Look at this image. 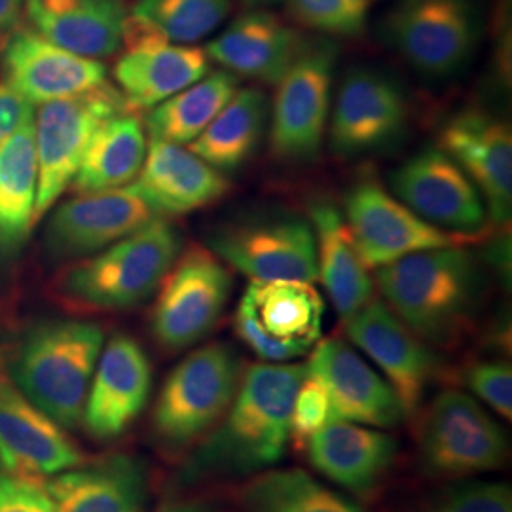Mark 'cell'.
<instances>
[{"label": "cell", "instance_id": "6da1fadb", "mask_svg": "<svg viewBox=\"0 0 512 512\" xmlns=\"http://www.w3.org/2000/svg\"><path fill=\"white\" fill-rule=\"evenodd\" d=\"M304 376L302 363L262 361L245 368L230 408L186 459L181 484L255 476L283 458Z\"/></svg>", "mask_w": 512, "mask_h": 512}, {"label": "cell", "instance_id": "7a4b0ae2", "mask_svg": "<svg viewBox=\"0 0 512 512\" xmlns=\"http://www.w3.org/2000/svg\"><path fill=\"white\" fill-rule=\"evenodd\" d=\"M384 304L425 344L458 342L475 317L482 277L463 247H440L399 258L376 270Z\"/></svg>", "mask_w": 512, "mask_h": 512}, {"label": "cell", "instance_id": "3957f363", "mask_svg": "<svg viewBox=\"0 0 512 512\" xmlns=\"http://www.w3.org/2000/svg\"><path fill=\"white\" fill-rule=\"evenodd\" d=\"M105 332L90 321L54 319L29 330L10 363L19 391L65 429L82 423Z\"/></svg>", "mask_w": 512, "mask_h": 512}, {"label": "cell", "instance_id": "277c9868", "mask_svg": "<svg viewBox=\"0 0 512 512\" xmlns=\"http://www.w3.org/2000/svg\"><path fill=\"white\" fill-rule=\"evenodd\" d=\"M179 253V232L164 219H154L65 270L57 293L78 310H129L158 291Z\"/></svg>", "mask_w": 512, "mask_h": 512}, {"label": "cell", "instance_id": "5b68a950", "mask_svg": "<svg viewBox=\"0 0 512 512\" xmlns=\"http://www.w3.org/2000/svg\"><path fill=\"white\" fill-rule=\"evenodd\" d=\"M243 366L228 344L190 351L165 380L152 412L156 439L171 450L196 446L234 401Z\"/></svg>", "mask_w": 512, "mask_h": 512}, {"label": "cell", "instance_id": "8992f818", "mask_svg": "<svg viewBox=\"0 0 512 512\" xmlns=\"http://www.w3.org/2000/svg\"><path fill=\"white\" fill-rule=\"evenodd\" d=\"M230 268L209 247L192 245L164 275L152 308L150 330L167 353L200 344L217 327L232 294Z\"/></svg>", "mask_w": 512, "mask_h": 512}, {"label": "cell", "instance_id": "52a82bcc", "mask_svg": "<svg viewBox=\"0 0 512 512\" xmlns=\"http://www.w3.org/2000/svg\"><path fill=\"white\" fill-rule=\"evenodd\" d=\"M423 467L439 478H469L499 469L509 440L490 412L458 389L439 393L420 423Z\"/></svg>", "mask_w": 512, "mask_h": 512}, {"label": "cell", "instance_id": "ba28073f", "mask_svg": "<svg viewBox=\"0 0 512 512\" xmlns=\"http://www.w3.org/2000/svg\"><path fill=\"white\" fill-rule=\"evenodd\" d=\"M325 302L306 281H251L239 300L234 329L264 363L308 355L321 340Z\"/></svg>", "mask_w": 512, "mask_h": 512}, {"label": "cell", "instance_id": "9c48e42d", "mask_svg": "<svg viewBox=\"0 0 512 512\" xmlns=\"http://www.w3.org/2000/svg\"><path fill=\"white\" fill-rule=\"evenodd\" d=\"M384 38L418 73H459L480 40L475 0H399L384 19Z\"/></svg>", "mask_w": 512, "mask_h": 512}, {"label": "cell", "instance_id": "30bf717a", "mask_svg": "<svg viewBox=\"0 0 512 512\" xmlns=\"http://www.w3.org/2000/svg\"><path fill=\"white\" fill-rule=\"evenodd\" d=\"M129 112L122 93L112 86L40 105L35 114L38 190L33 226L73 183L93 131L110 116Z\"/></svg>", "mask_w": 512, "mask_h": 512}, {"label": "cell", "instance_id": "8fae6325", "mask_svg": "<svg viewBox=\"0 0 512 512\" xmlns=\"http://www.w3.org/2000/svg\"><path fill=\"white\" fill-rule=\"evenodd\" d=\"M336 55L329 40H306L279 80L270 128V145L279 160L310 162L319 154L329 120Z\"/></svg>", "mask_w": 512, "mask_h": 512}, {"label": "cell", "instance_id": "7c38bea8", "mask_svg": "<svg viewBox=\"0 0 512 512\" xmlns=\"http://www.w3.org/2000/svg\"><path fill=\"white\" fill-rule=\"evenodd\" d=\"M344 219L368 270H378L412 253L471 241V236L442 230L421 219L376 181H363L349 190Z\"/></svg>", "mask_w": 512, "mask_h": 512}, {"label": "cell", "instance_id": "4fadbf2b", "mask_svg": "<svg viewBox=\"0 0 512 512\" xmlns=\"http://www.w3.org/2000/svg\"><path fill=\"white\" fill-rule=\"evenodd\" d=\"M122 44L126 54L114 76L129 110L154 109L209 74L202 48L173 44L143 19L128 16Z\"/></svg>", "mask_w": 512, "mask_h": 512}, {"label": "cell", "instance_id": "5bb4252c", "mask_svg": "<svg viewBox=\"0 0 512 512\" xmlns=\"http://www.w3.org/2000/svg\"><path fill=\"white\" fill-rule=\"evenodd\" d=\"M209 249L251 281H317L315 234L306 220L230 226L209 239Z\"/></svg>", "mask_w": 512, "mask_h": 512}, {"label": "cell", "instance_id": "9a60e30c", "mask_svg": "<svg viewBox=\"0 0 512 512\" xmlns=\"http://www.w3.org/2000/svg\"><path fill=\"white\" fill-rule=\"evenodd\" d=\"M393 194L433 226L473 236L488 211L469 175L442 148H425L391 175Z\"/></svg>", "mask_w": 512, "mask_h": 512}, {"label": "cell", "instance_id": "2e32d148", "mask_svg": "<svg viewBox=\"0 0 512 512\" xmlns=\"http://www.w3.org/2000/svg\"><path fill=\"white\" fill-rule=\"evenodd\" d=\"M344 325L353 346L365 353L393 387L404 416L414 418L437 374L433 351L380 300L368 302Z\"/></svg>", "mask_w": 512, "mask_h": 512}, {"label": "cell", "instance_id": "e0dca14e", "mask_svg": "<svg viewBox=\"0 0 512 512\" xmlns=\"http://www.w3.org/2000/svg\"><path fill=\"white\" fill-rule=\"evenodd\" d=\"M84 463L65 427L31 403L0 374V467L2 473L44 480Z\"/></svg>", "mask_w": 512, "mask_h": 512}, {"label": "cell", "instance_id": "ac0fdd59", "mask_svg": "<svg viewBox=\"0 0 512 512\" xmlns=\"http://www.w3.org/2000/svg\"><path fill=\"white\" fill-rule=\"evenodd\" d=\"M306 372L327 391L334 420L393 429L406 418L393 387L342 338L319 340Z\"/></svg>", "mask_w": 512, "mask_h": 512}, {"label": "cell", "instance_id": "d6986e66", "mask_svg": "<svg viewBox=\"0 0 512 512\" xmlns=\"http://www.w3.org/2000/svg\"><path fill=\"white\" fill-rule=\"evenodd\" d=\"M152 391L147 351L129 334H114L101 349L84 404L82 425L101 442L122 437L145 410Z\"/></svg>", "mask_w": 512, "mask_h": 512}, {"label": "cell", "instance_id": "ffe728a7", "mask_svg": "<svg viewBox=\"0 0 512 512\" xmlns=\"http://www.w3.org/2000/svg\"><path fill=\"white\" fill-rule=\"evenodd\" d=\"M408 107L401 88L374 69H357L344 78L330 118V145L340 156L376 152L399 139Z\"/></svg>", "mask_w": 512, "mask_h": 512}, {"label": "cell", "instance_id": "44dd1931", "mask_svg": "<svg viewBox=\"0 0 512 512\" xmlns=\"http://www.w3.org/2000/svg\"><path fill=\"white\" fill-rule=\"evenodd\" d=\"M158 217L141 196L124 186L78 194L61 203L46 226V249L54 258H86L107 249Z\"/></svg>", "mask_w": 512, "mask_h": 512}, {"label": "cell", "instance_id": "7402d4cb", "mask_svg": "<svg viewBox=\"0 0 512 512\" xmlns=\"http://www.w3.org/2000/svg\"><path fill=\"white\" fill-rule=\"evenodd\" d=\"M475 183L488 217L505 224L512 213L511 128L484 110H463L440 131V145Z\"/></svg>", "mask_w": 512, "mask_h": 512}, {"label": "cell", "instance_id": "603a6c76", "mask_svg": "<svg viewBox=\"0 0 512 512\" xmlns=\"http://www.w3.org/2000/svg\"><path fill=\"white\" fill-rule=\"evenodd\" d=\"M6 82L31 105L92 92L107 84V67L74 54L35 31H19L4 50Z\"/></svg>", "mask_w": 512, "mask_h": 512}, {"label": "cell", "instance_id": "cb8c5ba5", "mask_svg": "<svg viewBox=\"0 0 512 512\" xmlns=\"http://www.w3.org/2000/svg\"><path fill=\"white\" fill-rule=\"evenodd\" d=\"M129 186L162 219L200 211L232 188L222 171L188 148L158 139H150L145 164Z\"/></svg>", "mask_w": 512, "mask_h": 512}, {"label": "cell", "instance_id": "d4e9b609", "mask_svg": "<svg viewBox=\"0 0 512 512\" xmlns=\"http://www.w3.org/2000/svg\"><path fill=\"white\" fill-rule=\"evenodd\" d=\"M313 469L349 494H370L391 471L399 444L384 429L332 420L306 442Z\"/></svg>", "mask_w": 512, "mask_h": 512}, {"label": "cell", "instance_id": "484cf974", "mask_svg": "<svg viewBox=\"0 0 512 512\" xmlns=\"http://www.w3.org/2000/svg\"><path fill=\"white\" fill-rule=\"evenodd\" d=\"M306 38L266 10H251L234 19L205 54L234 76L279 84L300 54Z\"/></svg>", "mask_w": 512, "mask_h": 512}, {"label": "cell", "instance_id": "4316f807", "mask_svg": "<svg viewBox=\"0 0 512 512\" xmlns=\"http://www.w3.org/2000/svg\"><path fill=\"white\" fill-rule=\"evenodd\" d=\"M57 512H143L148 475L143 459L114 454L78 465L46 482Z\"/></svg>", "mask_w": 512, "mask_h": 512}, {"label": "cell", "instance_id": "83f0119b", "mask_svg": "<svg viewBox=\"0 0 512 512\" xmlns=\"http://www.w3.org/2000/svg\"><path fill=\"white\" fill-rule=\"evenodd\" d=\"M35 33L86 57H107L122 46L124 0H25Z\"/></svg>", "mask_w": 512, "mask_h": 512}, {"label": "cell", "instance_id": "f1b7e54d", "mask_svg": "<svg viewBox=\"0 0 512 512\" xmlns=\"http://www.w3.org/2000/svg\"><path fill=\"white\" fill-rule=\"evenodd\" d=\"M311 226L317 247V279L346 323L374 300V279L357 251L348 222L334 205L315 203Z\"/></svg>", "mask_w": 512, "mask_h": 512}, {"label": "cell", "instance_id": "f546056e", "mask_svg": "<svg viewBox=\"0 0 512 512\" xmlns=\"http://www.w3.org/2000/svg\"><path fill=\"white\" fill-rule=\"evenodd\" d=\"M147 137L139 118L120 112L101 122L74 175L78 194H97L129 186L147 158Z\"/></svg>", "mask_w": 512, "mask_h": 512}, {"label": "cell", "instance_id": "4dcf8cb0", "mask_svg": "<svg viewBox=\"0 0 512 512\" xmlns=\"http://www.w3.org/2000/svg\"><path fill=\"white\" fill-rule=\"evenodd\" d=\"M38 164L35 114L0 148V258L18 255L33 228Z\"/></svg>", "mask_w": 512, "mask_h": 512}, {"label": "cell", "instance_id": "1f68e13d", "mask_svg": "<svg viewBox=\"0 0 512 512\" xmlns=\"http://www.w3.org/2000/svg\"><path fill=\"white\" fill-rule=\"evenodd\" d=\"M268 124V99L256 88H243L188 150L219 171H236L256 154Z\"/></svg>", "mask_w": 512, "mask_h": 512}, {"label": "cell", "instance_id": "d6a6232c", "mask_svg": "<svg viewBox=\"0 0 512 512\" xmlns=\"http://www.w3.org/2000/svg\"><path fill=\"white\" fill-rule=\"evenodd\" d=\"M236 92L238 76L228 71L205 74L196 84L150 109L147 116L150 139L190 145Z\"/></svg>", "mask_w": 512, "mask_h": 512}, {"label": "cell", "instance_id": "836d02e7", "mask_svg": "<svg viewBox=\"0 0 512 512\" xmlns=\"http://www.w3.org/2000/svg\"><path fill=\"white\" fill-rule=\"evenodd\" d=\"M238 512H366L300 469L262 471L239 492Z\"/></svg>", "mask_w": 512, "mask_h": 512}, {"label": "cell", "instance_id": "e575fe53", "mask_svg": "<svg viewBox=\"0 0 512 512\" xmlns=\"http://www.w3.org/2000/svg\"><path fill=\"white\" fill-rule=\"evenodd\" d=\"M232 0H137L131 16L143 19L173 44H192L217 31Z\"/></svg>", "mask_w": 512, "mask_h": 512}, {"label": "cell", "instance_id": "d590c367", "mask_svg": "<svg viewBox=\"0 0 512 512\" xmlns=\"http://www.w3.org/2000/svg\"><path fill=\"white\" fill-rule=\"evenodd\" d=\"M368 0H289L296 23L330 37H359L366 27Z\"/></svg>", "mask_w": 512, "mask_h": 512}, {"label": "cell", "instance_id": "8d00e7d4", "mask_svg": "<svg viewBox=\"0 0 512 512\" xmlns=\"http://www.w3.org/2000/svg\"><path fill=\"white\" fill-rule=\"evenodd\" d=\"M465 382L478 403H484L503 420H512V368L505 361H480L469 366Z\"/></svg>", "mask_w": 512, "mask_h": 512}, {"label": "cell", "instance_id": "74e56055", "mask_svg": "<svg viewBox=\"0 0 512 512\" xmlns=\"http://www.w3.org/2000/svg\"><path fill=\"white\" fill-rule=\"evenodd\" d=\"M429 512H512V490L505 482H469L446 492Z\"/></svg>", "mask_w": 512, "mask_h": 512}, {"label": "cell", "instance_id": "f35d334b", "mask_svg": "<svg viewBox=\"0 0 512 512\" xmlns=\"http://www.w3.org/2000/svg\"><path fill=\"white\" fill-rule=\"evenodd\" d=\"M334 420L330 408L329 395L315 378L306 372L302 384L294 397L293 414H291V439L296 446H306L313 433L323 425Z\"/></svg>", "mask_w": 512, "mask_h": 512}, {"label": "cell", "instance_id": "ab89813d", "mask_svg": "<svg viewBox=\"0 0 512 512\" xmlns=\"http://www.w3.org/2000/svg\"><path fill=\"white\" fill-rule=\"evenodd\" d=\"M0 512H57L46 484L18 476L0 475Z\"/></svg>", "mask_w": 512, "mask_h": 512}, {"label": "cell", "instance_id": "60d3db41", "mask_svg": "<svg viewBox=\"0 0 512 512\" xmlns=\"http://www.w3.org/2000/svg\"><path fill=\"white\" fill-rule=\"evenodd\" d=\"M33 116V105L23 99L8 82L0 84V148Z\"/></svg>", "mask_w": 512, "mask_h": 512}, {"label": "cell", "instance_id": "b9f144b4", "mask_svg": "<svg viewBox=\"0 0 512 512\" xmlns=\"http://www.w3.org/2000/svg\"><path fill=\"white\" fill-rule=\"evenodd\" d=\"M158 512H220L215 503L202 501V499H186V501H173L167 503Z\"/></svg>", "mask_w": 512, "mask_h": 512}, {"label": "cell", "instance_id": "7bdbcfd3", "mask_svg": "<svg viewBox=\"0 0 512 512\" xmlns=\"http://www.w3.org/2000/svg\"><path fill=\"white\" fill-rule=\"evenodd\" d=\"M23 8L25 0H0V29L16 27Z\"/></svg>", "mask_w": 512, "mask_h": 512}, {"label": "cell", "instance_id": "ee69618b", "mask_svg": "<svg viewBox=\"0 0 512 512\" xmlns=\"http://www.w3.org/2000/svg\"><path fill=\"white\" fill-rule=\"evenodd\" d=\"M277 2H283V0H243V4H245V6H249V8L272 6V4H277Z\"/></svg>", "mask_w": 512, "mask_h": 512}, {"label": "cell", "instance_id": "f6af8a7d", "mask_svg": "<svg viewBox=\"0 0 512 512\" xmlns=\"http://www.w3.org/2000/svg\"><path fill=\"white\" fill-rule=\"evenodd\" d=\"M0 475H2V467H0Z\"/></svg>", "mask_w": 512, "mask_h": 512}]
</instances>
